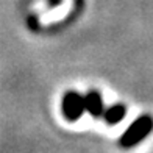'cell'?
Returning <instances> with one entry per match:
<instances>
[{
	"label": "cell",
	"instance_id": "1",
	"mask_svg": "<svg viewBox=\"0 0 153 153\" xmlns=\"http://www.w3.org/2000/svg\"><path fill=\"white\" fill-rule=\"evenodd\" d=\"M153 131V117L150 114H142L125 130V133L119 139V145L122 149H133L139 142Z\"/></svg>",
	"mask_w": 153,
	"mask_h": 153
},
{
	"label": "cell",
	"instance_id": "2",
	"mask_svg": "<svg viewBox=\"0 0 153 153\" xmlns=\"http://www.w3.org/2000/svg\"><path fill=\"white\" fill-rule=\"evenodd\" d=\"M61 109L62 114L69 122H75L78 120L81 114L85 113V97L76 91H67L62 97L61 102Z\"/></svg>",
	"mask_w": 153,
	"mask_h": 153
},
{
	"label": "cell",
	"instance_id": "3",
	"mask_svg": "<svg viewBox=\"0 0 153 153\" xmlns=\"http://www.w3.org/2000/svg\"><path fill=\"white\" fill-rule=\"evenodd\" d=\"M85 109L88 111L92 117H100L103 116V100L99 91H89L85 97Z\"/></svg>",
	"mask_w": 153,
	"mask_h": 153
},
{
	"label": "cell",
	"instance_id": "4",
	"mask_svg": "<svg viewBox=\"0 0 153 153\" xmlns=\"http://www.w3.org/2000/svg\"><path fill=\"white\" fill-rule=\"evenodd\" d=\"M125 116H127V106L122 103H116V105L109 106L106 111H103V119L108 125H117L123 120Z\"/></svg>",
	"mask_w": 153,
	"mask_h": 153
}]
</instances>
